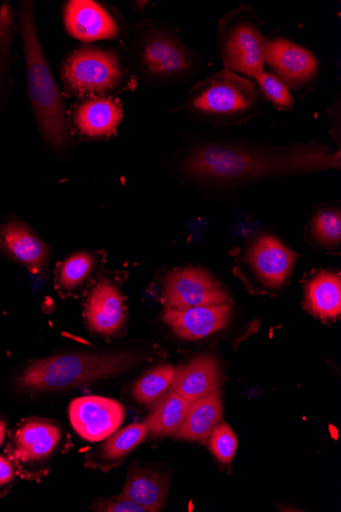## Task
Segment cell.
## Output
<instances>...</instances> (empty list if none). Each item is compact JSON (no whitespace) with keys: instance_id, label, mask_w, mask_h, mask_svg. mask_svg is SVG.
Returning <instances> with one entry per match:
<instances>
[{"instance_id":"6da1fadb","label":"cell","mask_w":341,"mask_h":512,"mask_svg":"<svg viewBox=\"0 0 341 512\" xmlns=\"http://www.w3.org/2000/svg\"><path fill=\"white\" fill-rule=\"evenodd\" d=\"M340 150L316 142L268 146L205 139L180 164L188 179L211 185L250 183L273 177L339 170Z\"/></svg>"},{"instance_id":"7a4b0ae2","label":"cell","mask_w":341,"mask_h":512,"mask_svg":"<svg viewBox=\"0 0 341 512\" xmlns=\"http://www.w3.org/2000/svg\"><path fill=\"white\" fill-rule=\"evenodd\" d=\"M133 74L144 84L166 87L203 73L202 58L170 27L152 21L137 26L129 51Z\"/></svg>"},{"instance_id":"3957f363","label":"cell","mask_w":341,"mask_h":512,"mask_svg":"<svg viewBox=\"0 0 341 512\" xmlns=\"http://www.w3.org/2000/svg\"><path fill=\"white\" fill-rule=\"evenodd\" d=\"M19 28L23 43L26 79L35 120L45 141L55 149L68 146L67 107L38 36L31 2L20 5Z\"/></svg>"},{"instance_id":"277c9868","label":"cell","mask_w":341,"mask_h":512,"mask_svg":"<svg viewBox=\"0 0 341 512\" xmlns=\"http://www.w3.org/2000/svg\"><path fill=\"white\" fill-rule=\"evenodd\" d=\"M263 108L252 79L222 69L191 88L181 111L202 124L225 129L253 121Z\"/></svg>"},{"instance_id":"5b68a950","label":"cell","mask_w":341,"mask_h":512,"mask_svg":"<svg viewBox=\"0 0 341 512\" xmlns=\"http://www.w3.org/2000/svg\"><path fill=\"white\" fill-rule=\"evenodd\" d=\"M136 361L137 357L131 353L47 357L23 370L18 387L37 392L73 389L120 374Z\"/></svg>"},{"instance_id":"8992f818","label":"cell","mask_w":341,"mask_h":512,"mask_svg":"<svg viewBox=\"0 0 341 512\" xmlns=\"http://www.w3.org/2000/svg\"><path fill=\"white\" fill-rule=\"evenodd\" d=\"M267 38L254 9L241 5L219 22L217 46L223 69L252 79L265 70Z\"/></svg>"},{"instance_id":"52a82bcc","label":"cell","mask_w":341,"mask_h":512,"mask_svg":"<svg viewBox=\"0 0 341 512\" xmlns=\"http://www.w3.org/2000/svg\"><path fill=\"white\" fill-rule=\"evenodd\" d=\"M129 77L118 52L88 46L73 52L63 68L65 85L77 96L121 90L129 85Z\"/></svg>"},{"instance_id":"ba28073f","label":"cell","mask_w":341,"mask_h":512,"mask_svg":"<svg viewBox=\"0 0 341 512\" xmlns=\"http://www.w3.org/2000/svg\"><path fill=\"white\" fill-rule=\"evenodd\" d=\"M265 65L301 99L320 78V62L304 45L286 37L267 38Z\"/></svg>"},{"instance_id":"9c48e42d","label":"cell","mask_w":341,"mask_h":512,"mask_svg":"<svg viewBox=\"0 0 341 512\" xmlns=\"http://www.w3.org/2000/svg\"><path fill=\"white\" fill-rule=\"evenodd\" d=\"M163 297L168 306L178 311L197 307H216L230 302L229 294L207 271L186 267L168 274Z\"/></svg>"},{"instance_id":"30bf717a","label":"cell","mask_w":341,"mask_h":512,"mask_svg":"<svg viewBox=\"0 0 341 512\" xmlns=\"http://www.w3.org/2000/svg\"><path fill=\"white\" fill-rule=\"evenodd\" d=\"M69 416L80 437L89 442H100L120 429L125 409L121 403L110 398L85 396L72 401Z\"/></svg>"},{"instance_id":"8fae6325","label":"cell","mask_w":341,"mask_h":512,"mask_svg":"<svg viewBox=\"0 0 341 512\" xmlns=\"http://www.w3.org/2000/svg\"><path fill=\"white\" fill-rule=\"evenodd\" d=\"M65 25L74 38L83 42L116 39L121 27L102 5L91 0H72L65 9Z\"/></svg>"},{"instance_id":"7c38bea8","label":"cell","mask_w":341,"mask_h":512,"mask_svg":"<svg viewBox=\"0 0 341 512\" xmlns=\"http://www.w3.org/2000/svg\"><path fill=\"white\" fill-rule=\"evenodd\" d=\"M231 314L229 304L197 307L178 311L166 307L163 319L172 331L185 340H201L227 327Z\"/></svg>"},{"instance_id":"4fadbf2b","label":"cell","mask_w":341,"mask_h":512,"mask_svg":"<svg viewBox=\"0 0 341 512\" xmlns=\"http://www.w3.org/2000/svg\"><path fill=\"white\" fill-rule=\"evenodd\" d=\"M248 260L261 281L277 289L294 269L297 255L275 237L266 235L252 245Z\"/></svg>"},{"instance_id":"5bb4252c","label":"cell","mask_w":341,"mask_h":512,"mask_svg":"<svg viewBox=\"0 0 341 512\" xmlns=\"http://www.w3.org/2000/svg\"><path fill=\"white\" fill-rule=\"evenodd\" d=\"M125 315L124 298L118 288L109 281L97 284L85 307L89 328L100 335H115L123 327Z\"/></svg>"},{"instance_id":"9a60e30c","label":"cell","mask_w":341,"mask_h":512,"mask_svg":"<svg viewBox=\"0 0 341 512\" xmlns=\"http://www.w3.org/2000/svg\"><path fill=\"white\" fill-rule=\"evenodd\" d=\"M0 248L31 270L43 269L50 249L26 223L12 219L0 225Z\"/></svg>"},{"instance_id":"2e32d148","label":"cell","mask_w":341,"mask_h":512,"mask_svg":"<svg viewBox=\"0 0 341 512\" xmlns=\"http://www.w3.org/2000/svg\"><path fill=\"white\" fill-rule=\"evenodd\" d=\"M222 383V371L212 355L196 357L176 368L172 390L192 403L218 390Z\"/></svg>"},{"instance_id":"e0dca14e","label":"cell","mask_w":341,"mask_h":512,"mask_svg":"<svg viewBox=\"0 0 341 512\" xmlns=\"http://www.w3.org/2000/svg\"><path fill=\"white\" fill-rule=\"evenodd\" d=\"M124 118L123 105L112 97H95L82 103L75 114L78 130L91 138L114 135Z\"/></svg>"},{"instance_id":"ac0fdd59","label":"cell","mask_w":341,"mask_h":512,"mask_svg":"<svg viewBox=\"0 0 341 512\" xmlns=\"http://www.w3.org/2000/svg\"><path fill=\"white\" fill-rule=\"evenodd\" d=\"M221 392L216 390L190 403L187 416L175 434L176 439L207 444L214 430L222 423Z\"/></svg>"},{"instance_id":"d6986e66","label":"cell","mask_w":341,"mask_h":512,"mask_svg":"<svg viewBox=\"0 0 341 512\" xmlns=\"http://www.w3.org/2000/svg\"><path fill=\"white\" fill-rule=\"evenodd\" d=\"M61 439L58 427L44 421L25 423L15 434L14 455L23 462L41 460L51 455Z\"/></svg>"},{"instance_id":"ffe728a7","label":"cell","mask_w":341,"mask_h":512,"mask_svg":"<svg viewBox=\"0 0 341 512\" xmlns=\"http://www.w3.org/2000/svg\"><path fill=\"white\" fill-rule=\"evenodd\" d=\"M168 493L169 481L163 474L142 468L129 470L122 492L149 512L161 511L165 506Z\"/></svg>"},{"instance_id":"44dd1931","label":"cell","mask_w":341,"mask_h":512,"mask_svg":"<svg viewBox=\"0 0 341 512\" xmlns=\"http://www.w3.org/2000/svg\"><path fill=\"white\" fill-rule=\"evenodd\" d=\"M190 402L173 390L163 395L144 425L146 437L166 438L175 435L185 421Z\"/></svg>"},{"instance_id":"7402d4cb","label":"cell","mask_w":341,"mask_h":512,"mask_svg":"<svg viewBox=\"0 0 341 512\" xmlns=\"http://www.w3.org/2000/svg\"><path fill=\"white\" fill-rule=\"evenodd\" d=\"M306 308L319 318H335L341 313L340 275L323 271L318 273L306 289Z\"/></svg>"},{"instance_id":"603a6c76","label":"cell","mask_w":341,"mask_h":512,"mask_svg":"<svg viewBox=\"0 0 341 512\" xmlns=\"http://www.w3.org/2000/svg\"><path fill=\"white\" fill-rule=\"evenodd\" d=\"M16 22L12 7L5 4L0 8V108L11 86L12 51L15 39Z\"/></svg>"},{"instance_id":"cb8c5ba5","label":"cell","mask_w":341,"mask_h":512,"mask_svg":"<svg viewBox=\"0 0 341 512\" xmlns=\"http://www.w3.org/2000/svg\"><path fill=\"white\" fill-rule=\"evenodd\" d=\"M176 368L160 365L146 372L133 386V397L141 405L149 406L158 401L172 386Z\"/></svg>"},{"instance_id":"d4e9b609","label":"cell","mask_w":341,"mask_h":512,"mask_svg":"<svg viewBox=\"0 0 341 512\" xmlns=\"http://www.w3.org/2000/svg\"><path fill=\"white\" fill-rule=\"evenodd\" d=\"M254 82L263 101L270 103L276 110L290 112L296 106L294 93L272 72L264 70Z\"/></svg>"},{"instance_id":"484cf974","label":"cell","mask_w":341,"mask_h":512,"mask_svg":"<svg viewBox=\"0 0 341 512\" xmlns=\"http://www.w3.org/2000/svg\"><path fill=\"white\" fill-rule=\"evenodd\" d=\"M146 438L143 424L130 425L108 438L102 447V455L107 460H118L129 454Z\"/></svg>"},{"instance_id":"4316f807","label":"cell","mask_w":341,"mask_h":512,"mask_svg":"<svg viewBox=\"0 0 341 512\" xmlns=\"http://www.w3.org/2000/svg\"><path fill=\"white\" fill-rule=\"evenodd\" d=\"M94 264L90 254L81 252L70 256L59 268V285L67 291L74 290L91 274Z\"/></svg>"},{"instance_id":"83f0119b","label":"cell","mask_w":341,"mask_h":512,"mask_svg":"<svg viewBox=\"0 0 341 512\" xmlns=\"http://www.w3.org/2000/svg\"><path fill=\"white\" fill-rule=\"evenodd\" d=\"M311 232L317 242L335 246L341 241V214L337 208L320 210L312 219Z\"/></svg>"},{"instance_id":"f1b7e54d","label":"cell","mask_w":341,"mask_h":512,"mask_svg":"<svg viewBox=\"0 0 341 512\" xmlns=\"http://www.w3.org/2000/svg\"><path fill=\"white\" fill-rule=\"evenodd\" d=\"M208 443L210 450L219 461L225 464L232 462L238 442L227 424L221 423L210 436Z\"/></svg>"},{"instance_id":"f546056e","label":"cell","mask_w":341,"mask_h":512,"mask_svg":"<svg viewBox=\"0 0 341 512\" xmlns=\"http://www.w3.org/2000/svg\"><path fill=\"white\" fill-rule=\"evenodd\" d=\"M91 508L95 511L106 512H149L143 506L123 494L110 499L97 501Z\"/></svg>"},{"instance_id":"4dcf8cb0","label":"cell","mask_w":341,"mask_h":512,"mask_svg":"<svg viewBox=\"0 0 341 512\" xmlns=\"http://www.w3.org/2000/svg\"><path fill=\"white\" fill-rule=\"evenodd\" d=\"M341 107L340 97L338 96L337 101L330 106L328 110V125L331 135L335 138L337 136L338 142H340V126H341Z\"/></svg>"},{"instance_id":"1f68e13d","label":"cell","mask_w":341,"mask_h":512,"mask_svg":"<svg viewBox=\"0 0 341 512\" xmlns=\"http://www.w3.org/2000/svg\"><path fill=\"white\" fill-rule=\"evenodd\" d=\"M15 473L11 461L0 456V486L9 484L14 480Z\"/></svg>"},{"instance_id":"d6a6232c","label":"cell","mask_w":341,"mask_h":512,"mask_svg":"<svg viewBox=\"0 0 341 512\" xmlns=\"http://www.w3.org/2000/svg\"><path fill=\"white\" fill-rule=\"evenodd\" d=\"M7 435V424L4 421H0V446L5 441Z\"/></svg>"}]
</instances>
